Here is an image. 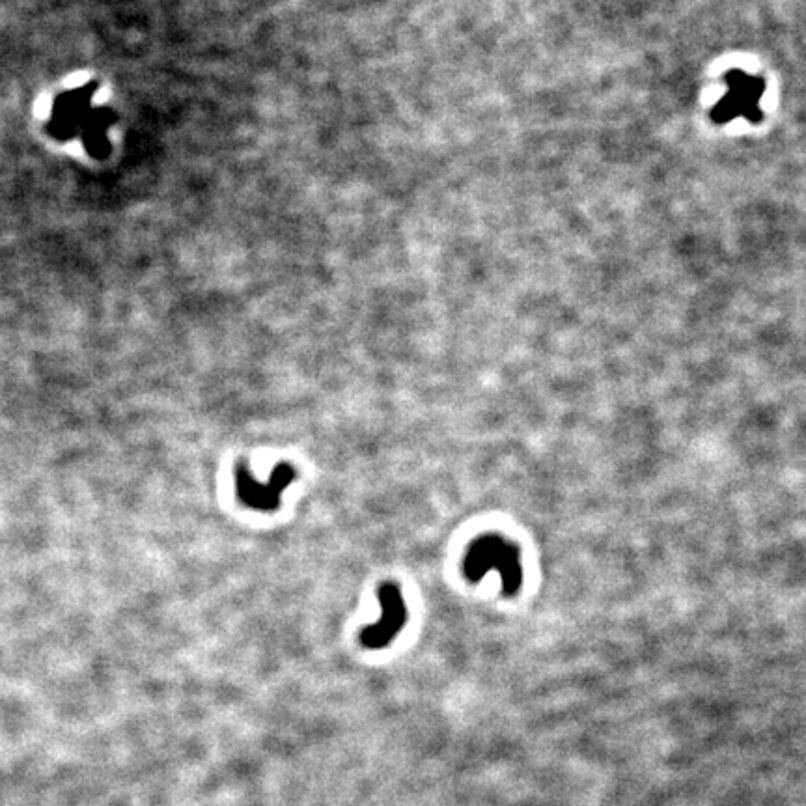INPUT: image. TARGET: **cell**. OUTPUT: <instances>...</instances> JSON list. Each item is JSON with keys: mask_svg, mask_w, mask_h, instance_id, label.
<instances>
[{"mask_svg": "<svg viewBox=\"0 0 806 806\" xmlns=\"http://www.w3.org/2000/svg\"><path fill=\"white\" fill-rule=\"evenodd\" d=\"M499 573L502 590L506 596H514L523 584L521 553L514 543L499 534H486L474 540L463 560V573L469 581L478 583L487 573Z\"/></svg>", "mask_w": 806, "mask_h": 806, "instance_id": "6da1fadb", "label": "cell"}, {"mask_svg": "<svg viewBox=\"0 0 806 806\" xmlns=\"http://www.w3.org/2000/svg\"><path fill=\"white\" fill-rule=\"evenodd\" d=\"M726 94L715 105L713 122L726 124L739 116L758 122L762 118L760 99L764 98L765 84L762 77L749 75L745 71H730L726 75Z\"/></svg>", "mask_w": 806, "mask_h": 806, "instance_id": "7a4b0ae2", "label": "cell"}, {"mask_svg": "<svg viewBox=\"0 0 806 806\" xmlns=\"http://www.w3.org/2000/svg\"><path fill=\"white\" fill-rule=\"evenodd\" d=\"M94 94L96 84L88 83L58 96L51 112V122L47 126L49 133L58 140L83 137L96 112V109H92Z\"/></svg>", "mask_w": 806, "mask_h": 806, "instance_id": "3957f363", "label": "cell"}, {"mask_svg": "<svg viewBox=\"0 0 806 806\" xmlns=\"http://www.w3.org/2000/svg\"><path fill=\"white\" fill-rule=\"evenodd\" d=\"M297 473L290 463H280L275 467L267 482H258L247 469V465H237V499L258 512H275L280 506L282 491L292 484Z\"/></svg>", "mask_w": 806, "mask_h": 806, "instance_id": "277c9868", "label": "cell"}, {"mask_svg": "<svg viewBox=\"0 0 806 806\" xmlns=\"http://www.w3.org/2000/svg\"><path fill=\"white\" fill-rule=\"evenodd\" d=\"M381 618L374 626H368L361 633L362 644L366 648H385L402 631L407 622V605L396 584H383L379 588Z\"/></svg>", "mask_w": 806, "mask_h": 806, "instance_id": "5b68a950", "label": "cell"}]
</instances>
